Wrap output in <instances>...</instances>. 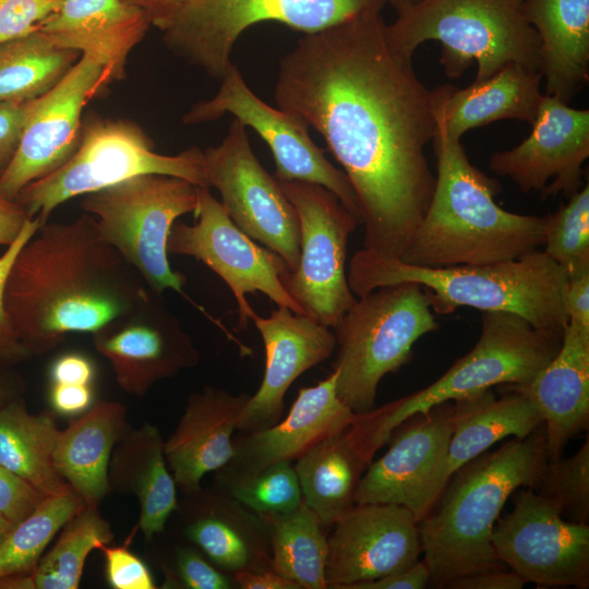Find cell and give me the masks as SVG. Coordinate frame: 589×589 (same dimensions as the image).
<instances>
[{"label":"cell","mask_w":589,"mask_h":589,"mask_svg":"<svg viewBox=\"0 0 589 589\" xmlns=\"http://www.w3.org/2000/svg\"><path fill=\"white\" fill-rule=\"evenodd\" d=\"M165 588L239 589L233 576L214 565L196 546L176 548L173 568H166Z\"/></svg>","instance_id":"obj_42"},{"label":"cell","mask_w":589,"mask_h":589,"mask_svg":"<svg viewBox=\"0 0 589 589\" xmlns=\"http://www.w3.org/2000/svg\"><path fill=\"white\" fill-rule=\"evenodd\" d=\"M111 83L106 67L83 53L51 89L28 101L17 149L0 179V196L15 200L27 184L71 157L80 142L83 109Z\"/></svg>","instance_id":"obj_17"},{"label":"cell","mask_w":589,"mask_h":589,"mask_svg":"<svg viewBox=\"0 0 589 589\" xmlns=\"http://www.w3.org/2000/svg\"><path fill=\"white\" fill-rule=\"evenodd\" d=\"M49 399L61 414H80L93 405L92 385L51 383Z\"/></svg>","instance_id":"obj_50"},{"label":"cell","mask_w":589,"mask_h":589,"mask_svg":"<svg viewBox=\"0 0 589 589\" xmlns=\"http://www.w3.org/2000/svg\"><path fill=\"white\" fill-rule=\"evenodd\" d=\"M151 25L143 9L122 0H64L37 29L58 47L98 59L113 83Z\"/></svg>","instance_id":"obj_27"},{"label":"cell","mask_w":589,"mask_h":589,"mask_svg":"<svg viewBox=\"0 0 589 589\" xmlns=\"http://www.w3.org/2000/svg\"><path fill=\"white\" fill-rule=\"evenodd\" d=\"M43 225L38 217L28 219L16 239L0 255V362L12 366L33 356L21 341L7 313L5 285L17 253Z\"/></svg>","instance_id":"obj_43"},{"label":"cell","mask_w":589,"mask_h":589,"mask_svg":"<svg viewBox=\"0 0 589 589\" xmlns=\"http://www.w3.org/2000/svg\"><path fill=\"white\" fill-rule=\"evenodd\" d=\"M347 279L358 297L383 286L418 284L438 314L469 306L510 312L551 332L563 333L567 324V274L541 250L500 263L424 267L362 249L352 255Z\"/></svg>","instance_id":"obj_5"},{"label":"cell","mask_w":589,"mask_h":589,"mask_svg":"<svg viewBox=\"0 0 589 589\" xmlns=\"http://www.w3.org/2000/svg\"><path fill=\"white\" fill-rule=\"evenodd\" d=\"M481 320L474 347L431 385L380 408L356 413L345 435L368 465L404 421L496 385L526 384L561 347L563 333L538 328L517 314L489 311L482 312Z\"/></svg>","instance_id":"obj_6"},{"label":"cell","mask_w":589,"mask_h":589,"mask_svg":"<svg viewBox=\"0 0 589 589\" xmlns=\"http://www.w3.org/2000/svg\"><path fill=\"white\" fill-rule=\"evenodd\" d=\"M28 219L31 217L16 201L0 196V247H9Z\"/></svg>","instance_id":"obj_53"},{"label":"cell","mask_w":589,"mask_h":589,"mask_svg":"<svg viewBox=\"0 0 589 589\" xmlns=\"http://www.w3.org/2000/svg\"><path fill=\"white\" fill-rule=\"evenodd\" d=\"M217 94L190 107L182 116L185 124H197L232 115L242 125L252 128L268 145L275 160L278 181H304L333 192L359 218L356 195L342 170L325 157L310 137L309 128L293 115L261 100L247 85L236 67L220 80ZM361 220V219H360Z\"/></svg>","instance_id":"obj_16"},{"label":"cell","mask_w":589,"mask_h":589,"mask_svg":"<svg viewBox=\"0 0 589 589\" xmlns=\"http://www.w3.org/2000/svg\"><path fill=\"white\" fill-rule=\"evenodd\" d=\"M388 0H187L160 29L167 48L207 75L221 80L235 65L231 51L250 26L277 22L312 34Z\"/></svg>","instance_id":"obj_11"},{"label":"cell","mask_w":589,"mask_h":589,"mask_svg":"<svg viewBox=\"0 0 589 589\" xmlns=\"http://www.w3.org/2000/svg\"><path fill=\"white\" fill-rule=\"evenodd\" d=\"M275 100L325 140L356 195L363 249L400 259L430 205L424 154L431 91L397 50L381 12L305 34L279 63Z\"/></svg>","instance_id":"obj_1"},{"label":"cell","mask_w":589,"mask_h":589,"mask_svg":"<svg viewBox=\"0 0 589 589\" xmlns=\"http://www.w3.org/2000/svg\"><path fill=\"white\" fill-rule=\"evenodd\" d=\"M514 507L492 530L496 558L526 584L589 587V525L563 518L530 488H519Z\"/></svg>","instance_id":"obj_15"},{"label":"cell","mask_w":589,"mask_h":589,"mask_svg":"<svg viewBox=\"0 0 589 589\" xmlns=\"http://www.w3.org/2000/svg\"><path fill=\"white\" fill-rule=\"evenodd\" d=\"M28 101L0 103V179L17 149Z\"/></svg>","instance_id":"obj_47"},{"label":"cell","mask_w":589,"mask_h":589,"mask_svg":"<svg viewBox=\"0 0 589 589\" xmlns=\"http://www.w3.org/2000/svg\"><path fill=\"white\" fill-rule=\"evenodd\" d=\"M85 507L73 490L46 496L0 545V578L32 573L55 536Z\"/></svg>","instance_id":"obj_38"},{"label":"cell","mask_w":589,"mask_h":589,"mask_svg":"<svg viewBox=\"0 0 589 589\" xmlns=\"http://www.w3.org/2000/svg\"><path fill=\"white\" fill-rule=\"evenodd\" d=\"M421 0H388V3H390L395 10L397 11V14L416 5Z\"/></svg>","instance_id":"obj_57"},{"label":"cell","mask_w":589,"mask_h":589,"mask_svg":"<svg viewBox=\"0 0 589 589\" xmlns=\"http://www.w3.org/2000/svg\"><path fill=\"white\" fill-rule=\"evenodd\" d=\"M390 44L406 56L424 41L442 45L440 63L450 79L477 63L474 82L507 63L540 71V41L524 0H421L387 24Z\"/></svg>","instance_id":"obj_7"},{"label":"cell","mask_w":589,"mask_h":589,"mask_svg":"<svg viewBox=\"0 0 589 589\" xmlns=\"http://www.w3.org/2000/svg\"><path fill=\"white\" fill-rule=\"evenodd\" d=\"M143 9L151 17L152 25L161 29L175 12L187 0H122Z\"/></svg>","instance_id":"obj_55"},{"label":"cell","mask_w":589,"mask_h":589,"mask_svg":"<svg viewBox=\"0 0 589 589\" xmlns=\"http://www.w3.org/2000/svg\"><path fill=\"white\" fill-rule=\"evenodd\" d=\"M551 502L561 516L577 524L589 521V440L570 457L549 459L530 488Z\"/></svg>","instance_id":"obj_40"},{"label":"cell","mask_w":589,"mask_h":589,"mask_svg":"<svg viewBox=\"0 0 589 589\" xmlns=\"http://www.w3.org/2000/svg\"><path fill=\"white\" fill-rule=\"evenodd\" d=\"M564 308L567 322L589 326V271L568 277Z\"/></svg>","instance_id":"obj_52"},{"label":"cell","mask_w":589,"mask_h":589,"mask_svg":"<svg viewBox=\"0 0 589 589\" xmlns=\"http://www.w3.org/2000/svg\"><path fill=\"white\" fill-rule=\"evenodd\" d=\"M538 408L545 430L549 459L589 424V326L567 322L557 353L532 380L508 385Z\"/></svg>","instance_id":"obj_26"},{"label":"cell","mask_w":589,"mask_h":589,"mask_svg":"<svg viewBox=\"0 0 589 589\" xmlns=\"http://www.w3.org/2000/svg\"><path fill=\"white\" fill-rule=\"evenodd\" d=\"M146 173L173 176L207 187L201 148L159 154L137 123L88 116L83 119L80 142L71 157L51 173L27 184L14 201L31 218L38 217L46 224L64 202Z\"/></svg>","instance_id":"obj_9"},{"label":"cell","mask_w":589,"mask_h":589,"mask_svg":"<svg viewBox=\"0 0 589 589\" xmlns=\"http://www.w3.org/2000/svg\"><path fill=\"white\" fill-rule=\"evenodd\" d=\"M51 383L92 385L95 365L85 354L68 352L58 357L50 366Z\"/></svg>","instance_id":"obj_48"},{"label":"cell","mask_w":589,"mask_h":589,"mask_svg":"<svg viewBox=\"0 0 589 589\" xmlns=\"http://www.w3.org/2000/svg\"><path fill=\"white\" fill-rule=\"evenodd\" d=\"M215 486L259 515L290 512L302 502L298 476L290 461Z\"/></svg>","instance_id":"obj_41"},{"label":"cell","mask_w":589,"mask_h":589,"mask_svg":"<svg viewBox=\"0 0 589 589\" xmlns=\"http://www.w3.org/2000/svg\"><path fill=\"white\" fill-rule=\"evenodd\" d=\"M438 326L418 284L383 286L359 297L333 327L337 396L354 413L373 409L381 380L408 363L414 342Z\"/></svg>","instance_id":"obj_8"},{"label":"cell","mask_w":589,"mask_h":589,"mask_svg":"<svg viewBox=\"0 0 589 589\" xmlns=\"http://www.w3.org/2000/svg\"><path fill=\"white\" fill-rule=\"evenodd\" d=\"M159 294L93 334V345L110 363L119 387L144 396L159 381L199 364L201 356Z\"/></svg>","instance_id":"obj_21"},{"label":"cell","mask_w":589,"mask_h":589,"mask_svg":"<svg viewBox=\"0 0 589 589\" xmlns=\"http://www.w3.org/2000/svg\"><path fill=\"white\" fill-rule=\"evenodd\" d=\"M197 207L193 213L195 224L176 221L170 230L167 250L168 253L188 255L203 262L227 284L238 304L237 330H244L255 314L245 298L247 293L260 291L277 305L304 314L280 280L288 271L285 261L240 230L209 188L197 187Z\"/></svg>","instance_id":"obj_14"},{"label":"cell","mask_w":589,"mask_h":589,"mask_svg":"<svg viewBox=\"0 0 589 589\" xmlns=\"http://www.w3.org/2000/svg\"><path fill=\"white\" fill-rule=\"evenodd\" d=\"M431 572L423 561L385 577L356 584L350 589H424L430 586Z\"/></svg>","instance_id":"obj_49"},{"label":"cell","mask_w":589,"mask_h":589,"mask_svg":"<svg viewBox=\"0 0 589 589\" xmlns=\"http://www.w3.org/2000/svg\"><path fill=\"white\" fill-rule=\"evenodd\" d=\"M337 372L301 387L287 416L274 425L233 437V455L215 471L219 485L280 462H294L320 441L345 432L356 413L336 393Z\"/></svg>","instance_id":"obj_22"},{"label":"cell","mask_w":589,"mask_h":589,"mask_svg":"<svg viewBox=\"0 0 589 589\" xmlns=\"http://www.w3.org/2000/svg\"><path fill=\"white\" fill-rule=\"evenodd\" d=\"M15 525L9 521L5 517L0 515V545L5 540Z\"/></svg>","instance_id":"obj_58"},{"label":"cell","mask_w":589,"mask_h":589,"mask_svg":"<svg viewBox=\"0 0 589 589\" xmlns=\"http://www.w3.org/2000/svg\"><path fill=\"white\" fill-rule=\"evenodd\" d=\"M269 532L272 569L300 589H326L327 528L304 503L286 513L261 515Z\"/></svg>","instance_id":"obj_35"},{"label":"cell","mask_w":589,"mask_h":589,"mask_svg":"<svg viewBox=\"0 0 589 589\" xmlns=\"http://www.w3.org/2000/svg\"><path fill=\"white\" fill-rule=\"evenodd\" d=\"M233 577L239 589H300L293 580L277 574L272 568L241 572Z\"/></svg>","instance_id":"obj_54"},{"label":"cell","mask_w":589,"mask_h":589,"mask_svg":"<svg viewBox=\"0 0 589 589\" xmlns=\"http://www.w3.org/2000/svg\"><path fill=\"white\" fill-rule=\"evenodd\" d=\"M549 460L544 424L482 453L448 479L430 512L418 522L430 585L445 588L461 576L504 569L492 530L515 491L532 488Z\"/></svg>","instance_id":"obj_4"},{"label":"cell","mask_w":589,"mask_h":589,"mask_svg":"<svg viewBox=\"0 0 589 589\" xmlns=\"http://www.w3.org/2000/svg\"><path fill=\"white\" fill-rule=\"evenodd\" d=\"M152 293L83 213L70 221H47L23 245L8 276L4 302L34 357L53 350L70 334L96 333Z\"/></svg>","instance_id":"obj_2"},{"label":"cell","mask_w":589,"mask_h":589,"mask_svg":"<svg viewBox=\"0 0 589 589\" xmlns=\"http://www.w3.org/2000/svg\"><path fill=\"white\" fill-rule=\"evenodd\" d=\"M25 390L26 385L23 376L12 365L0 362V409L23 397Z\"/></svg>","instance_id":"obj_56"},{"label":"cell","mask_w":589,"mask_h":589,"mask_svg":"<svg viewBox=\"0 0 589 589\" xmlns=\"http://www.w3.org/2000/svg\"><path fill=\"white\" fill-rule=\"evenodd\" d=\"M432 141L437 163L433 195L400 261L424 267L482 265L543 247L546 216L502 208L494 201L500 183L473 166L460 140L448 137L437 121Z\"/></svg>","instance_id":"obj_3"},{"label":"cell","mask_w":589,"mask_h":589,"mask_svg":"<svg viewBox=\"0 0 589 589\" xmlns=\"http://www.w3.org/2000/svg\"><path fill=\"white\" fill-rule=\"evenodd\" d=\"M197 185L182 178L139 175L83 195L101 238L141 276L147 288L183 293L185 276L171 268L167 242L177 219L197 207Z\"/></svg>","instance_id":"obj_10"},{"label":"cell","mask_w":589,"mask_h":589,"mask_svg":"<svg viewBox=\"0 0 589 589\" xmlns=\"http://www.w3.org/2000/svg\"><path fill=\"white\" fill-rule=\"evenodd\" d=\"M64 0H0V45L27 36Z\"/></svg>","instance_id":"obj_44"},{"label":"cell","mask_w":589,"mask_h":589,"mask_svg":"<svg viewBox=\"0 0 589 589\" xmlns=\"http://www.w3.org/2000/svg\"><path fill=\"white\" fill-rule=\"evenodd\" d=\"M542 74L507 63L488 79L465 88L441 85L431 91L435 120L454 140L469 130L500 120L532 123L543 94Z\"/></svg>","instance_id":"obj_28"},{"label":"cell","mask_w":589,"mask_h":589,"mask_svg":"<svg viewBox=\"0 0 589 589\" xmlns=\"http://www.w3.org/2000/svg\"><path fill=\"white\" fill-rule=\"evenodd\" d=\"M81 53L53 45L38 29L0 45V103L25 101L51 89Z\"/></svg>","instance_id":"obj_37"},{"label":"cell","mask_w":589,"mask_h":589,"mask_svg":"<svg viewBox=\"0 0 589 589\" xmlns=\"http://www.w3.org/2000/svg\"><path fill=\"white\" fill-rule=\"evenodd\" d=\"M525 581L513 570L494 569L457 577L445 588L449 589H520Z\"/></svg>","instance_id":"obj_51"},{"label":"cell","mask_w":589,"mask_h":589,"mask_svg":"<svg viewBox=\"0 0 589 589\" xmlns=\"http://www.w3.org/2000/svg\"><path fill=\"white\" fill-rule=\"evenodd\" d=\"M446 402L452 425L445 464L446 482L458 468L498 441L507 436L524 438L543 424L536 405L514 389L498 398L488 389Z\"/></svg>","instance_id":"obj_32"},{"label":"cell","mask_w":589,"mask_h":589,"mask_svg":"<svg viewBox=\"0 0 589 589\" xmlns=\"http://www.w3.org/2000/svg\"><path fill=\"white\" fill-rule=\"evenodd\" d=\"M278 182L300 225L298 265L280 280L305 315L333 328L357 300L348 285L346 259L349 237L361 220L320 184Z\"/></svg>","instance_id":"obj_12"},{"label":"cell","mask_w":589,"mask_h":589,"mask_svg":"<svg viewBox=\"0 0 589 589\" xmlns=\"http://www.w3.org/2000/svg\"><path fill=\"white\" fill-rule=\"evenodd\" d=\"M531 125L520 144L491 155L490 169L509 178L524 193L540 192L542 199L563 193L569 197L584 185L589 110L572 108L543 94Z\"/></svg>","instance_id":"obj_19"},{"label":"cell","mask_w":589,"mask_h":589,"mask_svg":"<svg viewBox=\"0 0 589 589\" xmlns=\"http://www.w3.org/2000/svg\"><path fill=\"white\" fill-rule=\"evenodd\" d=\"M45 497L43 493L0 464V515L16 525Z\"/></svg>","instance_id":"obj_46"},{"label":"cell","mask_w":589,"mask_h":589,"mask_svg":"<svg viewBox=\"0 0 589 589\" xmlns=\"http://www.w3.org/2000/svg\"><path fill=\"white\" fill-rule=\"evenodd\" d=\"M293 466L302 500L329 529L354 505L358 483L369 465L342 432L316 443Z\"/></svg>","instance_id":"obj_34"},{"label":"cell","mask_w":589,"mask_h":589,"mask_svg":"<svg viewBox=\"0 0 589 589\" xmlns=\"http://www.w3.org/2000/svg\"><path fill=\"white\" fill-rule=\"evenodd\" d=\"M249 397L211 385L189 396L176 429L164 442L168 468L184 495L199 490L206 473L231 459L233 433Z\"/></svg>","instance_id":"obj_25"},{"label":"cell","mask_w":589,"mask_h":589,"mask_svg":"<svg viewBox=\"0 0 589 589\" xmlns=\"http://www.w3.org/2000/svg\"><path fill=\"white\" fill-rule=\"evenodd\" d=\"M182 531L214 565L233 576L272 568L269 532L261 515L218 488L184 495Z\"/></svg>","instance_id":"obj_24"},{"label":"cell","mask_w":589,"mask_h":589,"mask_svg":"<svg viewBox=\"0 0 589 589\" xmlns=\"http://www.w3.org/2000/svg\"><path fill=\"white\" fill-rule=\"evenodd\" d=\"M60 430L55 414L31 413L24 396L0 409V464L45 496L71 491L53 466Z\"/></svg>","instance_id":"obj_33"},{"label":"cell","mask_w":589,"mask_h":589,"mask_svg":"<svg viewBox=\"0 0 589 589\" xmlns=\"http://www.w3.org/2000/svg\"><path fill=\"white\" fill-rule=\"evenodd\" d=\"M204 177L208 188L218 190L233 224L293 271L300 256L298 214L277 179L257 160L237 119L224 140L204 152Z\"/></svg>","instance_id":"obj_13"},{"label":"cell","mask_w":589,"mask_h":589,"mask_svg":"<svg viewBox=\"0 0 589 589\" xmlns=\"http://www.w3.org/2000/svg\"><path fill=\"white\" fill-rule=\"evenodd\" d=\"M106 560V578L113 589L157 588L147 565L127 545L103 546Z\"/></svg>","instance_id":"obj_45"},{"label":"cell","mask_w":589,"mask_h":589,"mask_svg":"<svg viewBox=\"0 0 589 589\" xmlns=\"http://www.w3.org/2000/svg\"><path fill=\"white\" fill-rule=\"evenodd\" d=\"M327 588L350 589L406 569L422 553L418 521L395 504L354 503L327 537Z\"/></svg>","instance_id":"obj_20"},{"label":"cell","mask_w":589,"mask_h":589,"mask_svg":"<svg viewBox=\"0 0 589 589\" xmlns=\"http://www.w3.org/2000/svg\"><path fill=\"white\" fill-rule=\"evenodd\" d=\"M543 252L567 277L589 271V185L584 184L568 202L546 215Z\"/></svg>","instance_id":"obj_39"},{"label":"cell","mask_w":589,"mask_h":589,"mask_svg":"<svg viewBox=\"0 0 589 589\" xmlns=\"http://www.w3.org/2000/svg\"><path fill=\"white\" fill-rule=\"evenodd\" d=\"M548 95L569 103L589 80V0H524Z\"/></svg>","instance_id":"obj_31"},{"label":"cell","mask_w":589,"mask_h":589,"mask_svg":"<svg viewBox=\"0 0 589 589\" xmlns=\"http://www.w3.org/2000/svg\"><path fill=\"white\" fill-rule=\"evenodd\" d=\"M112 539L110 524L98 507H85L64 525L32 573L0 578V589H76L88 554Z\"/></svg>","instance_id":"obj_36"},{"label":"cell","mask_w":589,"mask_h":589,"mask_svg":"<svg viewBox=\"0 0 589 589\" xmlns=\"http://www.w3.org/2000/svg\"><path fill=\"white\" fill-rule=\"evenodd\" d=\"M157 426L128 428L115 445L108 468L109 491L133 494L140 505L137 527L146 541L161 533L177 510V484L168 468Z\"/></svg>","instance_id":"obj_29"},{"label":"cell","mask_w":589,"mask_h":589,"mask_svg":"<svg viewBox=\"0 0 589 589\" xmlns=\"http://www.w3.org/2000/svg\"><path fill=\"white\" fill-rule=\"evenodd\" d=\"M127 417L123 404L101 400L60 430L53 452L55 469L86 507H98L110 492L109 461L115 445L129 428Z\"/></svg>","instance_id":"obj_30"},{"label":"cell","mask_w":589,"mask_h":589,"mask_svg":"<svg viewBox=\"0 0 589 589\" xmlns=\"http://www.w3.org/2000/svg\"><path fill=\"white\" fill-rule=\"evenodd\" d=\"M450 435L447 402L404 421L392 432L386 453L366 467L354 503L400 505L419 522L446 484Z\"/></svg>","instance_id":"obj_18"},{"label":"cell","mask_w":589,"mask_h":589,"mask_svg":"<svg viewBox=\"0 0 589 589\" xmlns=\"http://www.w3.org/2000/svg\"><path fill=\"white\" fill-rule=\"evenodd\" d=\"M252 321L264 342L265 370L259 389L250 395L240 413V433L263 430L283 419L290 385L329 358L336 348L332 327L287 306L277 305L267 317L255 313Z\"/></svg>","instance_id":"obj_23"}]
</instances>
